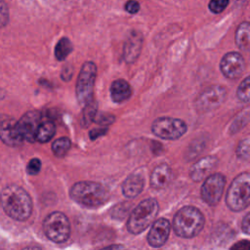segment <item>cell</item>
Listing matches in <instances>:
<instances>
[{
	"mask_svg": "<svg viewBox=\"0 0 250 250\" xmlns=\"http://www.w3.org/2000/svg\"><path fill=\"white\" fill-rule=\"evenodd\" d=\"M230 249H237V250H249L250 249V243L248 240H241L233 244Z\"/></svg>",
	"mask_w": 250,
	"mask_h": 250,
	"instance_id": "cell-35",
	"label": "cell"
},
{
	"mask_svg": "<svg viewBox=\"0 0 250 250\" xmlns=\"http://www.w3.org/2000/svg\"><path fill=\"white\" fill-rule=\"evenodd\" d=\"M172 169L166 163L157 165L150 175V186L154 189H162L169 185L172 180Z\"/></svg>",
	"mask_w": 250,
	"mask_h": 250,
	"instance_id": "cell-18",
	"label": "cell"
},
{
	"mask_svg": "<svg viewBox=\"0 0 250 250\" xmlns=\"http://www.w3.org/2000/svg\"><path fill=\"white\" fill-rule=\"evenodd\" d=\"M241 230L246 234H250V214L246 213L241 222Z\"/></svg>",
	"mask_w": 250,
	"mask_h": 250,
	"instance_id": "cell-33",
	"label": "cell"
},
{
	"mask_svg": "<svg viewBox=\"0 0 250 250\" xmlns=\"http://www.w3.org/2000/svg\"><path fill=\"white\" fill-rule=\"evenodd\" d=\"M143 46V35L137 30H132L123 47V60L127 63H133L139 58Z\"/></svg>",
	"mask_w": 250,
	"mask_h": 250,
	"instance_id": "cell-15",
	"label": "cell"
},
{
	"mask_svg": "<svg viewBox=\"0 0 250 250\" xmlns=\"http://www.w3.org/2000/svg\"><path fill=\"white\" fill-rule=\"evenodd\" d=\"M226 186V178L221 173L210 174L204 179L200 189L202 200L209 206H215L221 199Z\"/></svg>",
	"mask_w": 250,
	"mask_h": 250,
	"instance_id": "cell-9",
	"label": "cell"
},
{
	"mask_svg": "<svg viewBox=\"0 0 250 250\" xmlns=\"http://www.w3.org/2000/svg\"><path fill=\"white\" fill-rule=\"evenodd\" d=\"M72 49L73 47L71 41L66 37H62L59 40L55 47V57L58 61H63L72 52Z\"/></svg>",
	"mask_w": 250,
	"mask_h": 250,
	"instance_id": "cell-22",
	"label": "cell"
},
{
	"mask_svg": "<svg viewBox=\"0 0 250 250\" xmlns=\"http://www.w3.org/2000/svg\"><path fill=\"white\" fill-rule=\"evenodd\" d=\"M106 132H107V127H105V126H103V127H100V128H95V129L90 131L89 137L92 141H95L98 138L105 135Z\"/></svg>",
	"mask_w": 250,
	"mask_h": 250,
	"instance_id": "cell-32",
	"label": "cell"
},
{
	"mask_svg": "<svg viewBox=\"0 0 250 250\" xmlns=\"http://www.w3.org/2000/svg\"><path fill=\"white\" fill-rule=\"evenodd\" d=\"M249 32L250 26L248 21H243L239 24L235 33V42L238 48L247 52L249 50Z\"/></svg>",
	"mask_w": 250,
	"mask_h": 250,
	"instance_id": "cell-21",
	"label": "cell"
},
{
	"mask_svg": "<svg viewBox=\"0 0 250 250\" xmlns=\"http://www.w3.org/2000/svg\"><path fill=\"white\" fill-rule=\"evenodd\" d=\"M40 122L41 114L39 111L31 110L22 115L20 121H18V126L24 141L31 143L35 141V133Z\"/></svg>",
	"mask_w": 250,
	"mask_h": 250,
	"instance_id": "cell-14",
	"label": "cell"
},
{
	"mask_svg": "<svg viewBox=\"0 0 250 250\" xmlns=\"http://www.w3.org/2000/svg\"><path fill=\"white\" fill-rule=\"evenodd\" d=\"M43 230L47 238L51 241L62 243L70 236V223L63 213L55 211L45 218Z\"/></svg>",
	"mask_w": 250,
	"mask_h": 250,
	"instance_id": "cell-6",
	"label": "cell"
},
{
	"mask_svg": "<svg viewBox=\"0 0 250 250\" xmlns=\"http://www.w3.org/2000/svg\"><path fill=\"white\" fill-rule=\"evenodd\" d=\"M171 223L165 218H159L152 223L146 236L147 243L153 248H159L163 246L170 234Z\"/></svg>",
	"mask_w": 250,
	"mask_h": 250,
	"instance_id": "cell-13",
	"label": "cell"
},
{
	"mask_svg": "<svg viewBox=\"0 0 250 250\" xmlns=\"http://www.w3.org/2000/svg\"><path fill=\"white\" fill-rule=\"evenodd\" d=\"M0 139L10 146H19L23 143L18 121L8 115H0Z\"/></svg>",
	"mask_w": 250,
	"mask_h": 250,
	"instance_id": "cell-12",
	"label": "cell"
},
{
	"mask_svg": "<svg viewBox=\"0 0 250 250\" xmlns=\"http://www.w3.org/2000/svg\"><path fill=\"white\" fill-rule=\"evenodd\" d=\"M249 139L248 138H245L243 139L237 146V148H236V155L238 158L242 159V160H245V161H248L249 160Z\"/></svg>",
	"mask_w": 250,
	"mask_h": 250,
	"instance_id": "cell-26",
	"label": "cell"
},
{
	"mask_svg": "<svg viewBox=\"0 0 250 250\" xmlns=\"http://www.w3.org/2000/svg\"><path fill=\"white\" fill-rule=\"evenodd\" d=\"M9 20V13L6 3L3 0H0V27L6 25Z\"/></svg>",
	"mask_w": 250,
	"mask_h": 250,
	"instance_id": "cell-30",
	"label": "cell"
},
{
	"mask_svg": "<svg viewBox=\"0 0 250 250\" xmlns=\"http://www.w3.org/2000/svg\"><path fill=\"white\" fill-rule=\"evenodd\" d=\"M110 98L116 104L126 102L132 96V88L130 84L124 79H116L111 83Z\"/></svg>",
	"mask_w": 250,
	"mask_h": 250,
	"instance_id": "cell-19",
	"label": "cell"
},
{
	"mask_svg": "<svg viewBox=\"0 0 250 250\" xmlns=\"http://www.w3.org/2000/svg\"><path fill=\"white\" fill-rule=\"evenodd\" d=\"M140 3L137 0H128L124 5V9L129 14H137L140 11Z\"/></svg>",
	"mask_w": 250,
	"mask_h": 250,
	"instance_id": "cell-31",
	"label": "cell"
},
{
	"mask_svg": "<svg viewBox=\"0 0 250 250\" xmlns=\"http://www.w3.org/2000/svg\"><path fill=\"white\" fill-rule=\"evenodd\" d=\"M145 187V179L144 176L139 173L135 172L130 174L121 186V191L123 195L127 198H134L137 197L144 189Z\"/></svg>",
	"mask_w": 250,
	"mask_h": 250,
	"instance_id": "cell-17",
	"label": "cell"
},
{
	"mask_svg": "<svg viewBox=\"0 0 250 250\" xmlns=\"http://www.w3.org/2000/svg\"><path fill=\"white\" fill-rule=\"evenodd\" d=\"M55 133L56 126L54 122L50 120L40 122L35 133V141L39 143H47L54 137Z\"/></svg>",
	"mask_w": 250,
	"mask_h": 250,
	"instance_id": "cell-20",
	"label": "cell"
},
{
	"mask_svg": "<svg viewBox=\"0 0 250 250\" xmlns=\"http://www.w3.org/2000/svg\"><path fill=\"white\" fill-rule=\"evenodd\" d=\"M73 74V67L69 66V65H65L62 67V73H61V77L62 80L64 81H68L71 79Z\"/></svg>",
	"mask_w": 250,
	"mask_h": 250,
	"instance_id": "cell-34",
	"label": "cell"
},
{
	"mask_svg": "<svg viewBox=\"0 0 250 250\" xmlns=\"http://www.w3.org/2000/svg\"><path fill=\"white\" fill-rule=\"evenodd\" d=\"M70 146V140L67 137H62L53 142L52 150L57 157H63L68 152Z\"/></svg>",
	"mask_w": 250,
	"mask_h": 250,
	"instance_id": "cell-24",
	"label": "cell"
},
{
	"mask_svg": "<svg viewBox=\"0 0 250 250\" xmlns=\"http://www.w3.org/2000/svg\"><path fill=\"white\" fill-rule=\"evenodd\" d=\"M69 196L82 207L97 208L108 200L109 191L100 183L81 181L70 188Z\"/></svg>",
	"mask_w": 250,
	"mask_h": 250,
	"instance_id": "cell-2",
	"label": "cell"
},
{
	"mask_svg": "<svg viewBox=\"0 0 250 250\" xmlns=\"http://www.w3.org/2000/svg\"><path fill=\"white\" fill-rule=\"evenodd\" d=\"M246 67L243 56L237 52L227 53L221 60L220 68L225 77L229 79L239 78Z\"/></svg>",
	"mask_w": 250,
	"mask_h": 250,
	"instance_id": "cell-11",
	"label": "cell"
},
{
	"mask_svg": "<svg viewBox=\"0 0 250 250\" xmlns=\"http://www.w3.org/2000/svg\"><path fill=\"white\" fill-rule=\"evenodd\" d=\"M249 80L250 77L246 76L242 82L239 84L237 88V98L242 103H248L249 102Z\"/></svg>",
	"mask_w": 250,
	"mask_h": 250,
	"instance_id": "cell-25",
	"label": "cell"
},
{
	"mask_svg": "<svg viewBox=\"0 0 250 250\" xmlns=\"http://www.w3.org/2000/svg\"><path fill=\"white\" fill-rule=\"evenodd\" d=\"M229 0H211L209 2V10L214 14L222 13L228 6Z\"/></svg>",
	"mask_w": 250,
	"mask_h": 250,
	"instance_id": "cell-28",
	"label": "cell"
},
{
	"mask_svg": "<svg viewBox=\"0 0 250 250\" xmlns=\"http://www.w3.org/2000/svg\"><path fill=\"white\" fill-rule=\"evenodd\" d=\"M124 246L123 245H108V246H106L105 248H108V249H111V248H123Z\"/></svg>",
	"mask_w": 250,
	"mask_h": 250,
	"instance_id": "cell-36",
	"label": "cell"
},
{
	"mask_svg": "<svg viewBox=\"0 0 250 250\" xmlns=\"http://www.w3.org/2000/svg\"><path fill=\"white\" fill-rule=\"evenodd\" d=\"M0 203L6 214L17 221L27 220L32 212V201L21 187L9 186L1 193Z\"/></svg>",
	"mask_w": 250,
	"mask_h": 250,
	"instance_id": "cell-1",
	"label": "cell"
},
{
	"mask_svg": "<svg viewBox=\"0 0 250 250\" xmlns=\"http://www.w3.org/2000/svg\"><path fill=\"white\" fill-rule=\"evenodd\" d=\"M227 97V90L221 85H213L204 89L195 100V107L200 112H208L218 108Z\"/></svg>",
	"mask_w": 250,
	"mask_h": 250,
	"instance_id": "cell-10",
	"label": "cell"
},
{
	"mask_svg": "<svg viewBox=\"0 0 250 250\" xmlns=\"http://www.w3.org/2000/svg\"><path fill=\"white\" fill-rule=\"evenodd\" d=\"M97 76V65L93 62H85L81 66L76 82V99L81 105L93 100L94 85Z\"/></svg>",
	"mask_w": 250,
	"mask_h": 250,
	"instance_id": "cell-7",
	"label": "cell"
},
{
	"mask_svg": "<svg viewBox=\"0 0 250 250\" xmlns=\"http://www.w3.org/2000/svg\"><path fill=\"white\" fill-rule=\"evenodd\" d=\"M97 109H98V104L94 100L84 104V110H83L82 119H81V124L83 127H87L92 122H94L95 116L98 112Z\"/></svg>",
	"mask_w": 250,
	"mask_h": 250,
	"instance_id": "cell-23",
	"label": "cell"
},
{
	"mask_svg": "<svg viewBox=\"0 0 250 250\" xmlns=\"http://www.w3.org/2000/svg\"><path fill=\"white\" fill-rule=\"evenodd\" d=\"M250 203V175L243 172L229 185L226 194V204L233 212L246 209Z\"/></svg>",
	"mask_w": 250,
	"mask_h": 250,
	"instance_id": "cell-5",
	"label": "cell"
},
{
	"mask_svg": "<svg viewBox=\"0 0 250 250\" xmlns=\"http://www.w3.org/2000/svg\"><path fill=\"white\" fill-rule=\"evenodd\" d=\"M41 170V161L38 158H32L29 160L27 166H26V171L29 175H36L40 172Z\"/></svg>",
	"mask_w": 250,
	"mask_h": 250,
	"instance_id": "cell-29",
	"label": "cell"
},
{
	"mask_svg": "<svg viewBox=\"0 0 250 250\" xmlns=\"http://www.w3.org/2000/svg\"><path fill=\"white\" fill-rule=\"evenodd\" d=\"M187 123L179 118L159 117L151 125L152 133L163 140L174 141L180 139L187 132Z\"/></svg>",
	"mask_w": 250,
	"mask_h": 250,
	"instance_id": "cell-8",
	"label": "cell"
},
{
	"mask_svg": "<svg viewBox=\"0 0 250 250\" xmlns=\"http://www.w3.org/2000/svg\"><path fill=\"white\" fill-rule=\"evenodd\" d=\"M218 163V158L208 155L195 162L189 169V177L194 182H200L210 175Z\"/></svg>",
	"mask_w": 250,
	"mask_h": 250,
	"instance_id": "cell-16",
	"label": "cell"
},
{
	"mask_svg": "<svg viewBox=\"0 0 250 250\" xmlns=\"http://www.w3.org/2000/svg\"><path fill=\"white\" fill-rule=\"evenodd\" d=\"M159 211L156 199L146 198L141 201L131 212L127 221V229L132 234L145 231L155 220Z\"/></svg>",
	"mask_w": 250,
	"mask_h": 250,
	"instance_id": "cell-4",
	"label": "cell"
},
{
	"mask_svg": "<svg viewBox=\"0 0 250 250\" xmlns=\"http://www.w3.org/2000/svg\"><path fill=\"white\" fill-rule=\"evenodd\" d=\"M115 120V116L110 114V113H104V112H100L96 114L94 122L101 125V126H107L113 123Z\"/></svg>",
	"mask_w": 250,
	"mask_h": 250,
	"instance_id": "cell-27",
	"label": "cell"
},
{
	"mask_svg": "<svg viewBox=\"0 0 250 250\" xmlns=\"http://www.w3.org/2000/svg\"><path fill=\"white\" fill-rule=\"evenodd\" d=\"M205 219L201 211L194 206H184L174 216L172 227L176 235L192 238L203 229Z\"/></svg>",
	"mask_w": 250,
	"mask_h": 250,
	"instance_id": "cell-3",
	"label": "cell"
}]
</instances>
